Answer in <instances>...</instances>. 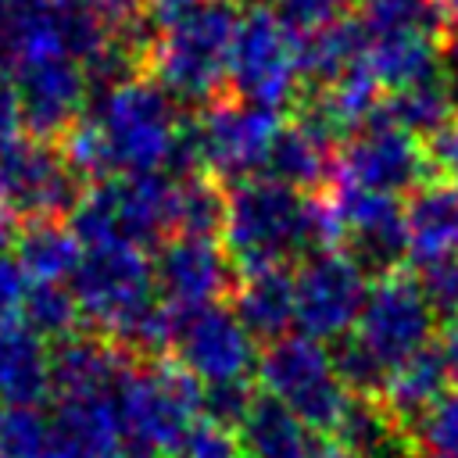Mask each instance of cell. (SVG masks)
<instances>
[{
  "instance_id": "1",
  "label": "cell",
  "mask_w": 458,
  "mask_h": 458,
  "mask_svg": "<svg viewBox=\"0 0 458 458\" xmlns=\"http://www.w3.org/2000/svg\"><path fill=\"white\" fill-rule=\"evenodd\" d=\"M182 125L175 100L154 79L132 75L93 93V107L68 129L61 150L75 175L93 182L172 172Z\"/></svg>"
},
{
  "instance_id": "2",
  "label": "cell",
  "mask_w": 458,
  "mask_h": 458,
  "mask_svg": "<svg viewBox=\"0 0 458 458\" xmlns=\"http://www.w3.org/2000/svg\"><path fill=\"white\" fill-rule=\"evenodd\" d=\"M222 247L236 272L286 265L311 254L308 233V197L276 182L272 175H254L225 193Z\"/></svg>"
},
{
  "instance_id": "3",
  "label": "cell",
  "mask_w": 458,
  "mask_h": 458,
  "mask_svg": "<svg viewBox=\"0 0 458 458\" xmlns=\"http://www.w3.org/2000/svg\"><path fill=\"white\" fill-rule=\"evenodd\" d=\"M283 132L279 111L247 100H211L197 122L182 125L172 175H211L218 182H243L265 175L268 154Z\"/></svg>"
},
{
  "instance_id": "4",
  "label": "cell",
  "mask_w": 458,
  "mask_h": 458,
  "mask_svg": "<svg viewBox=\"0 0 458 458\" xmlns=\"http://www.w3.org/2000/svg\"><path fill=\"white\" fill-rule=\"evenodd\" d=\"M240 7L233 0H204L186 18L157 32L150 47L154 82L179 104H211L229 75L233 36L240 25Z\"/></svg>"
},
{
  "instance_id": "5",
  "label": "cell",
  "mask_w": 458,
  "mask_h": 458,
  "mask_svg": "<svg viewBox=\"0 0 458 458\" xmlns=\"http://www.w3.org/2000/svg\"><path fill=\"white\" fill-rule=\"evenodd\" d=\"M118 415L129 447L179 454L190 429L204 419V386L179 361L129 365L118 390Z\"/></svg>"
},
{
  "instance_id": "6",
  "label": "cell",
  "mask_w": 458,
  "mask_h": 458,
  "mask_svg": "<svg viewBox=\"0 0 458 458\" xmlns=\"http://www.w3.org/2000/svg\"><path fill=\"white\" fill-rule=\"evenodd\" d=\"M172 204H175V175H114L93 182L75 200L68 225L82 247L100 243H136L147 247L154 240L172 236Z\"/></svg>"
},
{
  "instance_id": "7",
  "label": "cell",
  "mask_w": 458,
  "mask_h": 458,
  "mask_svg": "<svg viewBox=\"0 0 458 458\" xmlns=\"http://www.w3.org/2000/svg\"><path fill=\"white\" fill-rule=\"evenodd\" d=\"M254 372H258L265 394L276 397L279 404H286L311 433L333 437L351 397H354L344 386L333 354L304 333H290L283 340L265 344Z\"/></svg>"
},
{
  "instance_id": "8",
  "label": "cell",
  "mask_w": 458,
  "mask_h": 458,
  "mask_svg": "<svg viewBox=\"0 0 458 458\" xmlns=\"http://www.w3.org/2000/svg\"><path fill=\"white\" fill-rule=\"evenodd\" d=\"M79 315L104 329L111 344H118L154 304V265L147 247L136 243H100L82 247V261L68 279Z\"/></svg>"
},
{
  "instance_id": "9",
  "label": "cell",
  "mask_w": 458,
  "mask_h": 458,
  "mask_svg": "<svg viewBox=\"0 0 458 458\" xmlns=\"http://www.w3.org/2000/svg\"><path fill=\"white\" fill-rule=\"evenodd\" d=\"M240 100L258 107H286L301 89V54H297V29H290L276 7L254 4L240 14L229 75Z\"/></svg>"
},
{
  "instance_id": "10",
  "label": "cell",
  "mask_w": 458,
  "mask_h": 458,
  "mask_svg": "<svg viewBox=\"0 0 458 458\" xmlns=\"http://www.w3.org/2000/svg\"><path fill=\"white\" fill-rule=\"evenodd\" d=\"M433 326L437 315L426 304L419 276L394 268L369 283L361 315L347 336L390 376L401 361L433 347Z\"/></svg>"
},
{
  "instance_id": "11",
  "label": "cell",
  "mask_w": 458,
  "mask_h": 458,
  "mask_svg": "<svg viewBox=\"0 0 458 458\" xmlns=\"http://www.w3.org/2000/svg\"><path fill=\"white\" fill-rule=\"evenodd\" d=\"M82 197V179L64 150L43 136L0 143V211L11 218H61Z\"/></svg>"
},
{
  "instance_id": "12",
  "label": "cell",
  "mask_w": 458,
  "mask_h": 458,
  "mask_svg": "<svg viewBox=\"0 0 458 458\" xmlns=\"http://www.w3.org/2000/svg\"><path fill=\"white\" fill-rule=\"evenodd\" d=\"M293 293H297V326L304 336L318 344L344 340L361 315L369 293V272L344 247L315 250L293 272Z\"/></svg>"
},
{
  "instance_id": "13",
  "label": "cell",
  "mask_w": 458,
  "mask_h": 458,
  "mask_svg": "<svg viewBox=\"0 0 458 458\" xmlns=\"http://www.w3.org/2000/svg\"><path fill=\"white\" fill-rule=\"evenodd\" d=\"M336 182L347 186H361L372 193H411L419 182H426V150L422 143L397 129L394 122H386L383 114H376L372 122H365L358 132H351L336 154V168H333Z\"/></svg>"
},
{
  "instance_id": "14",
  "label": "cell",
  "mask_w": 458,
  "mask_h": 458,
  "mask_svg": "<svg viewBox=\"0 0 458 458\" xmlns=\"http://www.w3.org/2000/svg\"><path fill=\"white\" fill-rule=\"evenodd\" d=\"M175 361L208 390L222 383H243L258 369L254 336L243 329L233 308L211 304L175 315Z\"/></svg>"
},
{
  "instance_id": "15",
  "label": "cell",
  "mask_w": 458,
  "mask_h": 458,
  "mask_svg": "<svg viewBox=\"0 0 458 458\" xmlns=\"http://www.w3.org/2000/svg\"><path fill=\"white\" fill-rule=\"evenodd\" d=\"M18 100H21V122L32 129V136H57L68 132L86 104L89 93V79L86 68L79 64V57H72L68 50H39L18 64L7 68Z\"/></svg>"
},
{
  "instance_id": "16",
  "label": "cell",
  "mask_w": 458,
  "mask_h": 458,
  "mask_svg": "<svg viewBox=\"0 0 458 458\" xmlns=\"http://www.w3.org/2000/svg\"><path fill=\"white\" fill-rule=\"evenodd\" d=\"M150 265L157 301L175 315L218 304L233 283V261L215 236H168Z\"/></svg>"
},
{
  "instance_id": "17",
  "label": "cell",
  "mask_w": 458,
  "mask_h": 458,
  "mask_svg": "<svg viewBox=\"0 0 458 458\" xmlns=\"http://www.w3.org/2000/svg\"><path fill=\"white\" fill-rule=\"evenodd\" d=\"M329 197L336 204L340 229H344L340 247L365 272H376V276L394 272L401 254H408L401 200L386 197V193L361 190V186H347V182H336Z\"/></svg>"
},
{
  "instance_id": "18",
  "label": "cell",
  "mask_w": 458,
  "mask_h": 458,
  "mask_svg": "<svg viewBox=\"0 0 458 458\" xmlns=\"http://www.w3.org/2000/svg\"><path fill=\"white\" fill-rule=\"evenodd\" d=\"M54 451L64 458H114L125 447V429L111 394H79L54 397Z\"/></svg>"
},
{
  "instance_id": "19",
  "label": "cell",
  "mask_w": 458,
  "mask_h": 458,
  "mask_svg": "<svg viewBox=\"0 0 458 458\" xmlns=\"http://www.w3.org/2000/svg\"><path fill=\"white\" fill-rule=\"evenodd\" d=\"M408 258L419 265L458 258V179H426L404 200Z\"/></svg>"
},
{
  "instance_id": "20",
  "label": "cell",
  "mask_w": 458,
  "mask_h": 458,
  "mask_svg": "<svg viewBox=\"0 0 458 458\" xmlns=\"http://www.w3.org/2000/svg\"><path fill=\"white\" fill-rule=\"evenodd\" d=\"M54 397V351L21 318L0 326V404L39 408Z\"/></svg>"
},
{
  "instance_id": "21",
  "label": "cell",
  "mask_w": 458,
  "mask_h": 458,
  "mask_svg": "<svg viewBox=\"0 0 458 458\" xmlns=\"http://www.w3.org/2000/svg\"><path fill=\"white\" fill-rule=\"evenodd\" d=\"M233 311L254 340L272 344V340L290 336V326L297 322L293 272L286 265L240 272L233 286Z\"/></svg>"
},
{
  "instance_id": "22",
  "label": "cell",
  "mask_w": 458,
  "mask_h": 458,
  "mask_svg": "<svg viewBox=\"0 0 458 458\" xmlns=\"http://www.w3.org/2000/svg\"><path fill=\"white\" fill-rule=\"evenodd\" d=\"M129 365L132 358L118 344L75 333L54 347V397L111 394L118 390Z\"/></svg>"
},
{
  "instance_id": "23",
  "label": "cell",
  "mask_w": 458,
  "mask_h": 458,
  "mask_svg": "<svg viewBox=\"0 0 458 458\" xmlns=\"http://www.w3.org/2000/svg\"><path fill=\"white\" fill-rule=\"evenodd\" d=\"M447 369H444V358H440V347H426L419 351L415 358L401 361L386 383H383V394L376 397L386 415L408 433L415 437V426L426 419V411L444 397V386H447Z\"/></svg>"
},
{
  "instance_id": "24",
  "label": "cell",
  "mask_w": 458,
  "mask_h": 458,
  "mask_svg": "<svg viewBox=\"0 0 458 458\" xmlns=\"http://www.w3.org/2000/svg\"><path fill=\"white\" fill-rule=\"evenodd\" d=\"M243 458H311L315 437L311 429L276 397L258 394L236 426Z\"/></svg>"
},
{
  "instance_id": "25",
  "label": "cell",
  "mask_w": 458,
  "mask_h": 458,
  "mask_svg": "<svg viewBox=\"0 0 458 458\" xmlns=\"http://www.w3.org/2000/svg\"><path fill=\"white\" fill-rule=\"evenodd\" d=\"M14 261L29 283H68L82 261V243L61 218H36L14 233Z\"/></svg>"
},
{
  "instance_id": "26",
  "label": "cell",
  "mask_w": 458,
  "mask_h": 458,
  "mask_svg": "<svg viewBox=\"0 0 458 458\" xmlns=\"http://www.w3.org/2000/svg\"><path fill=\"white\" fill-rule=\"evenodd\" d=\"M444 64V39L429 36H390V39H365V68L379 82V89H408L440 75Z\"/></svg>"
},
{
  "instance_id": "27",
  "label": "cell",
  "mask_w": 458,
  "mask_h": 458,
  "mask_svg": "<svg viewBox=\"0 0 458 458\" xmlns=\"http://www.w3.org/2000/svg\"><path fill=\"white\" fill-rule=\"evenodd\" d=\"M297 54H301V75L315 86H329L351 68L365 61V36L358 18H336L329 25L297 32Z\"/></svg>"
},
{
  "instance_id": "28",
  "label": "cell",
  "mask_w": 458,
  "mask_h": 458,
  "mask_svg": "<svg viewBox=\"0 0 458 458\" xmlns=\"http://www.w3.org/2000/svg\"><path fill=\"white\" fill-rule=\"evenodd\" d=\"M333 168H336L333 143H326L322 136H315L311 129L293 122V125H283V132L268 154L265 175H272L276 182L301 193V190H318L326 179H333Z\"/></svg>"
},
{
  "instance_id": "29",
  "label": "cell",
  "mask_w": 458,
  "mask_h": 458,
  "mask_svg": "<svg viewBox=\"0 0 458 458\" xmlns=\"http://www.w3.org/2000/svg\"><path fill=\"white\" fill-rule=\"evenodd\" d=\"M451 11L444 0H361L358 25L365 39H390V36H429L447 39Z\"/></svg>"
},
{
  "instance_id": "30",
  "label": "cell",
  "mask_w": 458,
  "mask_h": 458,
  "mask_svg": "<svg viewBox=\"0 0 458 458\" xmlns=\"http://www.w3.org/2000/svg\"><path fill=\"white\" fill-rule=\"evenodd\" d=\"M379 114L411 136H433L440 125H447L454 118V93L444 82V75H437L429 82L390 93L383 100Z\"/></svg>"
},
{
  "instance_id": "31",
  "label": "cell",
  "mask_w": 458,
  "mask_h": 458,
  "mask_svg": "<svg viewBox=\"0 0 458 458\" xmlns=\"http://www.w3.org/2000/svg\"><path fill=\"white\" fill-rule=\"evenodd\" d=\"M225 222V190L218 179L197 172L175 179L172 236H215Z\"/></svg>"
},
{
  "instance_id": "32",
  "label": "cell",
  "mask_w": 458,
  "mask_h": 458,
  "mask_svg": "<svg viewBox=\"0 0 458 458\" xmlns=\"http://www.w3.org/2000/svg\"><path fill=\"white\" fill-rule=\"evenodd\" d=\"M21 322L39 333L47 344H61L79 333V304L68 283H29L25 304H21Z\"/></svg>"
},
{
  "instance_id": "33",
  "label": "cell",
  "mask_w": 458,
  "mask_h": 458,
  "mask_svg": "<svg viewBox=\"0 0 458 458\" xmlns=\"http://www.w3.org/2000/svg\"><path fill=\"white\" fill-rule=\"evenodd\" d=\"M50 451V415H43L39 408L0 404V458H47Z\"/></svg>"
},
{
  "instance_id": "34",
  "label": "cell",
  "mask_w": 458,
  "mask_h": 458,
  "mask_svg": "<svg viewBox=\"0 0 458 458\" xmlns=\"http://www.w3.org/2000/svg\"><path fill=\"white\" fill-rule=\"evenodd\" d=\"M415 447L437 458H458V394H444L415 426Z\"/></svg>"
},
{
  "instance_id": "35",
  "label": "cell",
  "mask_w": 458,
  "mask_h": 458,
  "mask_svg": "<svg viewBox=\"0 0 458 458\" xmlns=\"http://www.w3.org/2000/svg\"><path fill=\"white\" fill-rule=\"evenodd\" d=\"M419 286L426 293V304L433 308L437 318L451 322L458 318V258H444V261H429L419 265Z\"/></svg>"
},
{
  "instance_id": "36",
  "label": "cell",
  "mask_w": 458,
  "mask_h": 458,
  "mask_svg": "<svg viewBox=\"0 0 458 458\" xmlns=\"http://www.w3.org/2000/svg\"><path fill=\"white\" fill-rule=\"evenodd\" d=\"M179 458H243V447H240L236 429L211 422V419H200L190 429V437L182 440Z\"/></svg>"
},
{
  "instance_id": "37",
  "label": "cell",
  "mask_w": 458,
  "mask_h": 458,
  "mask_svg": "<svg viewBox=\"0 0 458 458\" xmlns=\"http://www.w3.org/2000/svg\"><path fill=\"white\" fill-rule=\"evenodd\" d=\"M347 4L351 0H276V11L290 29L308 32V29H318V25L344 18Z\"/></svg>"
},
{
  "instance_id": "38",
  "label": "cell",
  "mask_w": 458,
  "mask_h": 458,
  "mask_svg": "<svg viewBox=\"0 0 458 458\" xmlns=\"http://www.w3.org/2000/svg\"><path fill=\"white\" fill-rule=\"evenodd\" d=\"M422 150L429 172H437L440 179H458V118H451L433 136H426Z\"/></svg>"
},
{
  "instance_id": "39",
  "label": "cell",
  "mask_w": 458,
  "mask_h": 458,
  "mask_svg": "<svg viewBox=\"0 0 458 458\" xmlns=\"http://www.w3.org/2000/svg\"><path fill=\"white\" fill-rule=\"evenodd\" d=\"M25 290H29V279H25L21 265L14 261L11 250H4V254H0V326L21 318Z\"/></svg>"
},
{
  "instance_id": "40",
  "label": "cell",
  "mask_w": 458,
  "mask_h": 458,
  "mask_svg": "<svg viewBox=\"0 0 458 458\" xmlns=\"http://www.w3.org/2000/svg\"><path fill=\"white\" fill-rule=\"evenodd\" d=\"M72 4H79L82 11L100 18L107 29H122L136 18H143V7H147V0H72Z\"/></svg>"
},
{
  "instance_id": "41",
  "label": "cell",
  "mask_w": 458,
  "mask_h": 458,
  "mask_svg": "<svg viewBox=\"0 0 458 458\" xmlns=\"http://www.w3.org/2000/svg\"><path fill=\"white\" fill-rule=\"evenodd\" d=\"M21 100H18V89L11 82V75L0 68V143L14 140L18 129H21Z\"/></svg>"
},
{
  "instance_id": "42",
  "label": "cell",
  "mask_w": 458,
  "mask_h": 458,
  "mask_svg": "<svg viewBox=\"0 0 458 458\" xmlns=\"http://www.w3.org/2000/svg\"><path fill=\"white\" fill-rule=\"evenodd\" d=\"M204 0H147V7H143V14H147V21L161 32V29H168L172 21H179V18H186L190 11H197Z\"/></svg>"
},
{
  "instance_id": "43",
  "label": "cell",
  "mask_w": 458,
  "mask_h": 458,
  "mask_svg": "<svg viewBox=\"0 0 458 458\" xmlns=\"http://www.w3.org/2000/svg\"><path fill=\"white\" fill-rule=\"evenodd\" d=\"M440 358H444L447 379L458 386V318H451V322H447V329H444V340H440Z\"/></svg>"
},
{
  "instance_id": "44",
  "label": "cell",
  "mask_w": 458,
  "mask_h": 458,
  "mask_svg": "<svg viewBox=\"0 0 458 458\" xmlns=\"http://www.w3.org/2000/svg\"><path fill=\"white\" fill-rule=\"evenodd\" d=\"M444 61L451 64V72H454V79H458V21L451 25V32H447V43H444Z\"/></svg>"
},
{
  "instance_id": "45",
  "label": "cell",
  "mask_w": 458,
  "mask_h": 458,
  "mask_svg": "<svg viewBox=\"0 0 458 458\" xmlns=\"http://www.w3.org/2000/svg\"><path fill=\"white\" fill-rule=\"evenodd\" d=\"M311 458H358L354 451H347V447H340L336 440L333 444H322V447H315V454Z\"/></svg>"
},
{
  "instance_id": "46",
  "label": "cell",
  "mask_w": 458,
  "mask_h": 458,
  "mask_svg": "<svg viewBox=\"0 0 458 458\" xmlns=\"http://www.w3.org/2000/svg\"><path fill=\"white\" fill-rule=\"evenodd\" d=\"M114 458H157V454H150V451H143V447H129V444H125Z\"/></svg>"
},
{
  "instance_id": "47",
  "label": "cell",
  "mask_w": 458,
  "mask_h": 458,
  "mask_svg": "<svg viewBox=\"0 0 458 458\" xmlns=\"http://www.w3.org/2000/svg\"><path fill=\"white\" fill-rule=\"evenodd\" d=\"M411 458H437V454H429V451H422V447H415V451H411Z\"/></svg>"
},
{
  "instance_id": "48",
  "label": "cell",
  "mask_w": 458,
  "mask_h": 458,
  "mask_svg": "<svg viewBox=\"0 0 458 458\" xmlns=\"http://www.w3.org/2000/svg\"><path fill=\"white\" fill-rule=\"evenodd\" d=\"M444 7H447V11H454V14H458V0H444Z\"/></svg>"
},
{
  "instance_id": "49",
  "label": "cell",
  "mask_w": 458,
  "mask_h": 458,
  "mask_svg": "<svg viewBox=\"0 0 458 458\" xmlns=\"http://www.w3.org/2000/svg\"><path fill=\"white\" fill-rule=\"evenodd\" d=\"M47 458H64V454H57V451H50V454H47Z\"/></svg>"
},
{
  "instance_id": "50",
  "label": "cell",
  "mask_w": 458,
  "mask_h": 458,
  "mask_svg": "<svg viewBox=\"0 0 458 458\" xmlns=\"http://www.w3.org/2000/svg\"><path fill=\"white\" fill-rule=\"evenodd\" d=\"M7 4H14V0H0V11H4V7H7Z\"/></svg>"
}]
</instances>
